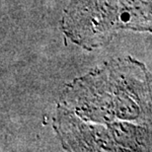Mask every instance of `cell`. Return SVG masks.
Here are the masks:
<instances>
[{
	"mask_svg": "<svg viewBox=\"0 0 152 152\" xmlns=\"http://www.w3.org/2000/svg\"><path fill=\"white\" fill-rule=\"evenodd\" d=\"M58 105L96 127L111 151H152V75L132 57L74 79Z\"/></svg>",
	"mask_w": 152,
	"mask_h": 152,
	"instance_id": "1",
	"label": "cell"
},
{
	"mask_svg": "<svg viewBox=\"0 0 152 152\" xmlns=\"http://www.w3.org/2000/svg\"><path fill=\"white\" fill-rule=\"evenodd\" d=\"M60 30L86 50L103 47L120 30V0H70L62 13Z\"/></svg>",
	"mask_w": 152,
	"mask_h": 152,
	"instance_id": "2",
	"label": "cell"
},
{
	"mask_svg": "<svg viewBox=\"0 0 152 152\" xmlns=\"http://www.w3.org/2000/svg\"><path fill=\"white\" fill-rule=\"evenodd\" d=\"M120 30L152 33V0H120Z\"/></svg>",
	"mask_w": 152,
	"mask_h": 152,
	"instance_id": "3",
	"label": "cell"
}]
</instances>
